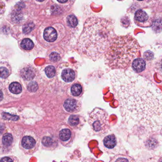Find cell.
<instances>
[{"label": "cell", "instance_id": "1", "mask_svg": "<svg viewBox=\"0 0 162 162\" xmlns=\"http://www.w3.org/2000/svg\"><path fill=\"white\" fill-rule=\"evenodd\" d=\"M110 76L124 122L149 131L160 129L162 127L161 91L154 84L134 73L119 70Z\"/></svg>", "mask_w": 162, "mask_h": 162}, {"label": "cell", "instance_id": "2", "mask_svg": "<svg viewBox=\"0 0 162 162\" xmlns=\"http://www.w3.org/2000/svg\"><path fill=\"white\" fill-rule=\"evenodd\" d=\"M113 36L114 25L111 20L90 17L84 24L76 50L81 55L97 61L103 57Z\"/></svg>", "mask_w": 162, "mask_h": 162}, {"label": "cell", "instance_id": "3", "mask_svg": "<svg viewBox=\"0 0 162 162\" xmlns=\"http://www.w3.org/2000/svg\"><path fill=\"white\" fill-rule=\"evenodd\" d=\"M139 50V45L132 36H117L104 53L105 65L112 70L125 69L137 56Z\"/></svg>", "mask_w": 162, "mask_h": 162}, {"label": "cell", "instance_id": "4", "mask_svg": "<svg viewBox=\"0 0 162 162\" xmlns=\"http://www.w3.org/2000/svg\"><path fill=\"white\" fill-rule=\"evenodd\" d=\"M109 115L105 109L96 107L89 115L88 123L94 134L102 135L107 133L110 126Z\"/></svg>", "mask_w": 162, "mask_h": 162}, {"label": "cell", "instance_id": "5", "mask_svg": "<svg viewBox=\"0 0 162 162\" xmlns=\"http://www.w3.org/2000/svg\"><path fill=\"white\" fill-rule=\"evenodd\" d=\"M64 109L67 112L75 114L80 111L82 108V104L80 101L75 98L66 99L63 104Z\"/></svg>", "mask_w": 162, "mask_h": 162}, {"label": "cell", "instance_id": "6", "mask_svg": "<svg viewBox=\"0 0 162 162\" xmlns=\"http://www.w3.org/2000/svg\"><path fill=\"white\" fill-rule=\"evenodd\" d=\"M59 139L62 144L68 146L72 143L75 137V133L69 128H63L59 132Z\"/></svg>", "mask_w": 162, "mask_h": 162}, {"label": "cell", "instance_id": "7", "mask_svg": "<svg viewBox=\"0 0 162 162\" xmlns=\"http://www.w3.org/2000/svg\"><path fill=\"white\" fill-rule=\"evenodd\" d=\"M68 123L71 127L78 129L83 126L84 119L80 115H71L68 118Z\"/></svg>", "mask_w": 162, "mask_h": 162}, {"label": "cell", "instance_id": "8", "mask_svg": "<svg viewBox=\"0 0 162 162\" xmlns=\"http://www.w3.org/2000/svg\"><path fill=\"white\" fill-rule=\"evenodd\" d=\"M44 38L49 42H55L57 38V32L54 27L46 28L43 33Z\"/></svg>", "mask_w": 162, "mask_h": 162}, {"label": "cell", "instance_id": "9", "mask_svg": "<svg viewBox=\"0 0 162 162\" xmlns=\"http://www.w3.org/2000/svg\"><path fill=\"white\" fill-rule=\"evenodd\" d=\"M42 143L44 147L48 148L49 150L54 149L58 145L57 139L52 136H46L42 139Z\"/></svg>", "mask_w": 162, "mask_h": 162}, {"label": "cell", "instance_id": "10", "mask_svg": "<svg viewBox=\"0 0 162 162\" xmlns=\"http://www.w3.org/2000/svg\"><path fill=\"white\" fill-rule=\"evenodd\" d=\"M63 81L66 83L72 82L76 78V73L71 68H66L62 70L61 75Z\"/></svg>", "mask_w": 162, "mask_h": 162}, {"label": "cell", "instance_id": "11", "mask_svg": "<svg viewBox=\"0 0 162 162\" xmlns=\"http://www.w3.org/2000/svg\"><path fill=\"white\" fill-rule=\"evenodd\" d=\"M21 76L25 80H32L36 76V70L32 66H27L24 68L21 71Z\"/></svg>", "mask_w": 162, "mask_h": 162}, {"label": "cell", "instance_id": "12", "mask_svg": "<svg viewBox=\"0 0 162 162\" xmlns=\"http://www.w3.org/2000/svg\"><path fill=\"white\" fill-rule=\"evenodd\" d=\"M103 145L109 149H112L116 146L117 141L116 137L114 134H110L105 136L103 140Z\"/></svg>", "mask_w": 162, "mask_h": 162}, {"label": "cell", "instance_id": "13", "mask_svg": "<svg viewBox=\"0 0 162 162\" xmlns=\"http://www.w3.org/2000/svg\"><path fill=\"white\" fill-rule=\"evenodd\" d=\"M22 145L26 149L32 150L36 147V140L31 136H25L21 141Z\"/></svg>", "mask_w": 162, "mask_h": 162}, {"label": "cell", "instance_id": "14", "mask_svg": "<svg viewBox=\"0 0 162 162\" xmlns=\"http://www.w3.org/2000/svg\"><path fill=\"white\" fill-rule=\"evenodd\" d=\"M146 63L145 61L141 58L135 59L132 62V67L133 70L137 73L144 71L145 68Z\"/></svg>", "mask_w": 162, "mask_h": 162}, {"label": "cell", "instance_id": "15", "mask_svg": "<svg viewBox=\"0 0 162 162\" xmlns=\"http://www.w3.org/2000/svg\"><path fill=\"white\" fill-rule=\"evenodd\" d=\"M70 92L72 95L74 97H79L83 93V87L80 84H74L71 87Z\"/></svg>", "mask_w": 162, "mask_h": 162}, {"label": "cell", "instance_id": "16", "mask_svg": "<svg viewBox=\"0 0 162 162\" xmlns=\"http://www.w3.org/2000/svg\"><path fill=\"white\" fill-rule=\"evenodd\" d=\"M148 15L145 11L142 10H139L135 14V19L139 22H145L148 20Z\"/></svg>", "mask_w": 162, "mask_h": 162}, {"label": "cell", "instance_id": "17", "mask_svg": "<svg viewBox=\"0 0 162 162\" xmlns=\"http://www.w3.org/2000/svg\"><path fill=\"white\" fill-rule=\"evenodd\" d=\"M21 46L24 50L29 51L33 48L34 45L31 39H24L21 42Z\"/></svg>", "mask_w": 162, "mask_h": 162}, {"label": "cell", "instance_id": "18", "mask_svg": "<svg viewBox=\"0 0 162 162\" xmlns=\"http://www.w3.org/2000/svg\"><path fill=\"white\" fill-rule=\"evenodd\" d=\"M9 89L12 93L19 94L22 91L21 85L18 82H13L10 85Z\"/></svg>", "mask_w": 162, "mask_h": 162}, {"label": "cell", "instance_id": "19", "mask_svg": "<svg viewBox=\"0 0 162 162\" xmlns=\"http://www.w3.org/2000/svg\"><path fill=\"white\" fill-rule=\"evenodd\" d=\"M45 72L47 76L49 79L54 78L56 74V68L53 66H48L45 68Z\"/></svg>", "mask_w": 162, "mask_h": 162}, {"label": "cell", "instance_id": "20", "mask_svg": "<svg viewBox=\"0 0 162 162\" xmlns=\"http://www.w3.org/2000/svg\"><path fill=\"white\" fill-rule=\"evenodd\" d=\"M67 22L69 26L72 28L76 27L78 24V20L76 17L73 15L68 16L67 18Z\"/></svg>", "mask_w": 162, "mask_h": 162}, {"label": "cell", "instance_id": "21", "mask_svg": "<svg viewBox=\"0 0 162 162\" xmlns=\"http://www.w3.org/2000/svg\"><path fill=\"white\" fill-rule=\"evenodd\" d=\"M13 141V137L10 134H6L2 138V143L6 146H9Z\"/></svg>", "mask_w": 162, "mask_h": 162}, {"label": "cell", "instance_id": "22", "mask_svg": "<svg viewBox=\"0 0 162 162\" xmlns=\"http://www.w3.org/2000/svg\"><path fill=\"white\" fill-rule=\"evenodd\" d=\"M49 59L52 62H58L60 60L61 56L60 54L57 52H52L49 55Z\"/></svg>", "mask_w": 162, "mask_h": 162}, {"label": "cell", "instance_id": "23", "mask_svg": "<svg viewBox=\"0 0 162 162\" xmlns=\"http://www.w3.org/2000/svg\"><path fill=\"white\" fill-rule=\"evenodd\" d=\"M27 88L31 92H35L38 89V84L36 81H32L29 84Z\"/></svg>", "mask_w": 162, "mask_h": 162}, {"label": "cell", "instance_id": "24", "mask_svg": "<svg viewBox=\"0 0 162 162\" xmlns=\"http://www.w3.org/2000/svg\"><path fill=\"white\" fill-rule=\"evenodd\" d=\"M153 28L154 32H160L162 30V21L161 20H157L154 21L153 24Z\"/></svg>", "mask_w": 162, "mask_h": 162}, {"label": "cell", "instance_id": "25", "mask_svg": "<svg viewBox=\"0 0 162 162\" xmlns=\"http://www.w3.org/2000/svg\"><path fill=\"white\" fill-rule=\"evenodd\" d=\"M2 116L3 118L5 120H11L12 121H16L19 120V117H18V116L11 115V114H8L7 113H2Z\"/></svg>", "mask_w": 162, "mask_h": 162}, {"label": "cell", "instance_id": "26", "mask_svg": "<svg viewBox=\"0 0 162 162\" xmlns=\"http://www.w3.org/2000/svg\"><path fill=\"white\" fill-rule=\"evenodd\" d=\"M34 27V25L32 23H29L24 26L23 31L25 33H30Z\"/></svg>", "mask_w": 162, "mask_h": 162}, {"label": "cell", "instance_id": "27", "mask_svg": "<svg viewBox=\"0 0 162 162\" xmlns=\"http://www.w3.org/2000/svg\"><path fill=\"white\" fill-rule=\"evenodd\" d=\"M130 160L126 157H120V155H116L115 157H112L110 161L112 162H128Z\"/></svg>", "mask_w": 162, "mask_h": 162}, {"label": "cell", "instance_id": "28", "mask_svg": "<svg viewBox=\"0 0 162 162\" xmlns=\"http://www.w3.org/2000/svg\"><path fill=\"white\" fill-rule=\"evenodd\" d=\"M9 73L8 70L5 67L0 68V78L6 79L9 76Z\"/></svg>", "mask_w": 162, "mask_h": 162}, {"label": "cell", "instance_id": "29", "mask_svg": "<svg viewBox=\"0 0 162 162\" xmlns=\"http://www.w3.org/2000/svg\"><path fill=\"white\" fill-rule=\"evenodd\" d=\"M144 57L147 61H150L154 58V54L151 51H146L144 54Z\"/></svg>", "mask_w": 162, "mask_h": 162}, {"label": "cell", "instance_id": "30", "mask_svg": "<svg viewBox=\"0 0 162 162\" xmlns=\"http://www.w3.org/2000/svg\"><path fill=\"white\" fill-rule=\"evenodd\" d=\"M0 161L1 162H12L13 160L10 158L5 157L2 158L1 160H0Z\"/></svg>", "mask_w": 162, "mask_h": 162}, {"label": "cell", "instance_id": "31", "mask_svg": "<svg viewBox=\"0 0 162 162\" xmlns=\"http://www.w3.org/2000/svg\"><path fill=\"white\" fill-rule=\"evenodd\" d=\"M4 130V126L3 125L0 124V135L2 134Z\"/></svg>", "mask_w": 162, "mask_h": 162}, {"label": "cell", "instance_id": "32", "mask_svg": "<svg viewBox=\"0 0 162 162\" xmlns=\"http://www.w3.org/2000/svg\"><path fill=\"white\" fill-rule=\"evenodd\" d=\"M57 1L61 4H64V3L67 2L68 0H57Z\"/></svg>", "mask_w": 162, "mask_h": 162}, {"label": "cell", "instance_id": "33", "mask_svg": "<svg viewBox=\"0 0 162 162\" xmlns=\"http://www.w3.org/2000/svg\"><path fill=\"white\" fill-rule=\"evenodd\" d=\"M3 99V94H2V91L0 90V101Z\"/></svg>", "mask_w": 162, "mask_h": 162}, {"label": "cell", "instance_id": "34", "mask_svg": "<svg viewBox=\"0 0 162 162\" xmlns=\"http://www.w3.org/2000/svg\"><path fill=\"white\" fill-rule=\"evenodd\" d=\"M37 1L40 2H43L45 0H37Z\"/></svg>", "mask_w": 162, "mask_h": 162}, {"label": "cell", "instance_id": "35", "mask_svg": "<svg viewBox=\"0 0 162 162\" xmlns=\"http://www.w3.org/2000/svg\"><path fill=\"white\" fill-rule=\"evenodd\" d=\"M138 1H143V0H138Z\"/></svg>", "mask_w": 162, "mask_h": 162}, {"label": "cell", "instance_id": "36", "mask_svg": "<svg viewBox=\"0 0 162 162\" xmlns=\"http://www.w3.org/2000/svg\"><path fill=\"white\" fill-rule=\"evenodd\" d=\"M161 67H162V65H161Z\"/></svg>", "mask_w": 162, "mask_h": 162}, {"label": "cell", "instance_id": "37", "mask_svg": "<svg viewBox=\"0 0 162 162\" xmlns=\"http://www.w3.org/2000/svg\"><path fill=\"white\" fill-rule=\"evenodd\" d=\"M119 1H121V0H119Z\"/></svg>", "mask_w": 162, "mask_h": 162}]
</instances>
